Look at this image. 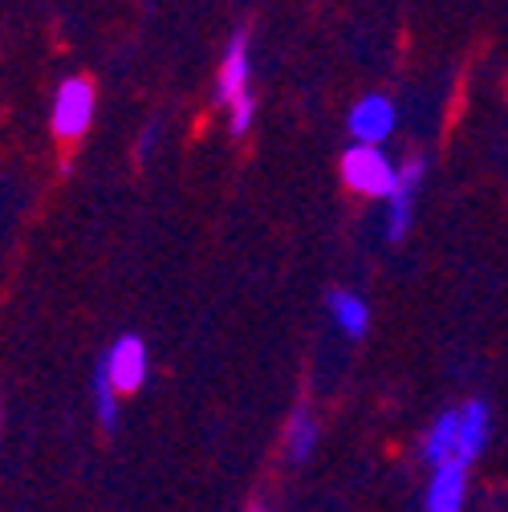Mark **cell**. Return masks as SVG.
Returning <instances> with one entry per match:
<instances>
[{
    "label": "cell",
    "mask_w": 508,
    "mask_h": 512,
    "mask_svg": "<svg viewBox=\"0 0 508 512\" xmlns=\"http://www.w3.org/2000/svg\"><path fill=\"white\" fill-rule=\"evenodd\" d=\"M342 179L362 191V196H378V200H391V191L399 183V171L391 167V159L378 151V147H366V143H354L346 155H342Z\"/></svg>",
    "instance_id": "2"
},
{
    "label": "cell",
    "mask_w": 508,
    "mask_h": 512,
    "mask_svg": "<svg viewBox=\"0 0 508 512\" xmlns=\"http://www.w3.org/2000/svg\"><path fill=\"white\" fill-rule=\"evenodd\" d=\"M488 435H492V415H488V403L472 399L468 407H460V443H456V460L472 464L484 447H488Z\"/></svg>",
    "instance_id": "8"
},
{
    "label": "cell",
    "mask_w": 508,
    "mask_h": 512,
    "mask_svg": "<svg viewBox=\"0 0 508 512\" xmlns=\"http://www.w3.org/2000/svg\"><path fill=\"white\" fill-rule=\"evenodd\" d=\"M252 512H265V508H252Z\"/></svg>",
    "instance_id": "15"
},
{
    "label": "cell",
    "mask_w": 508,
    "mask_h": 512,
    "mask_svg": "<svg viewBox=\"0 0 508 512\" xmlns=\"http://www.w3.org/2000/svg\"><path fill=\"white\" fill-rule=\"evenodd\" d=\"M330 313H334V322H338V330L346 334V338H366V330H370V309H366V301L358 297V293H350V289H334L330 297Z\"/></svg>",
    "instance_id": "10"
},
{
    "label": "cell",
    "mask_w": 508,
    "mask_h": 512,
    "mask_svg": "<svg viewBox=\"0 0 508 512\" xmlns=\"http://www.w3.org/2000/svg\"><path fill=\"white\" fill-rule=\"evenodd\" d=\"M155 139H159V126H155V122H151V126H147V135H143V143H139V155H147V151H151V143H155Z\"/></svg>",
    "instance_id": "14"
},
{
    "label": "cell",
    "mask_w": 508,
    "mask_h": 512,
    "mask_svg": "<svg viewBox=\"0 0 508 512\" xmlns=\"http://www.w3.org/2000/svg\"><path fill=\"white\" fill-rule=\"evenodd\" d=\"M464 492H468V464L448 460V464L435 468L427 496H423V508L427 512H464Z\"/></svg>",
    "instance_id": "5"
},
{
    "label": "cell",
    "mask_w": 508,
    "mask_h": 512,
    "mask_svg": "<svg viewBox=\"0 0 508 512\" xmlns=\"http://www.w3.org/2000/svg\"><path fill=\"white\" fill-rule=\"evenodd\" d=\"M252 94L248 90V33H232L228 41V53H224V66H220V78H216V98L224 106H232L236 98Z\"/></svg>",
    "instance_id": "7"
},
{
    "label": "cell",
    "mask_w": 508,
    "mask_h": 512,
    "mask_svg": "<svg viewBox=\"0 0 508 512\" xmlns=\"http://www.w3.org/2000/svg\"><path fill=\"white\" fill-rule=\"evenodd\" d=\"M228 110H232V135H244L248 126H252V114H257V102H252V94H244Z\"/></svg>",
    "instance_id": "13"
},
{
    "label": "cell",
    "mask_w": 508,
    "mask_h": 512,
    "mask_svg": "<svg viewBox=\"0 0 508 512\" xmlns=\"http://www.w3.org/2000/svg\"><path fill=\"white\" fill-rule=\"evenodd\" d=\"M395 102L383 98V94H366L354 110H350V135L366 147H383L395 131Z\"/></svg>",
    "instance_id": "3"
},
{
    "label": "cell",
    "mask_w": 508,
    "mask_h": 512,
    "mask_svg": "<svg viewBox=\"0 0 508 512\" xmlns=\"http://www.w3.org/2000/svg\"><path fill=\"white\" fill-rule=\"evenodd\" d=\"M313 447H317V419L309 415V407H297L285 423V456L293 464H305Z\"/></svg>",
    "instance_id": "11"
},
{
    "label": "cell",
    "mask_w": 508,
    "mask_h": 512,
    "mask_svg": "<svg viewBox=\"0 0 508 512\" xmlns=\"http://www.w3.org/2000/svg\"><path fill=\"white\" fill-rule=\"evenodd\" d=\"M423 171H427V167H423V159H411V163L399 171V183H395L391 200H387V208H391L387 236H391V240H403V236H407V228H411V220H415V196H419Z\"/></svg>",
    "instance_id": "6"
},
{
    "label": "cell",
    "mask_w": 508,
    "mask_h": 512,
    "mask_svg": "<svg viewBox=\"0 0 508 512\" xmlns=\"http://www.w3.org/2000/svg\"><path fill=\"white\" fill-rule=\"evenodd\" d=\"M94 106H98L94 82L90 78H66L57 86V98H53V110H49L53 135L57 139H82L90 131V122H94Z\"/></svg>",
    "instance_id": "1"
},
{
    "label": "cell",
    "mask_w": 508,
    "mask_h": 512,
    "mask_svg": "<svg viewBox=\"0 0 508 512\" xmlns=\"http://www.w3.org/2000/svg\"><path fill=\"white\" fill-rule=\"evenodd\" d=\"M456 443H460V411H443V415L431 423L427 439H423V456H427V464L439 468V464L456 460Z\"/></svg>",
    "instance_id": "9"
},
{
    "label": "cell",
    "mask_w": 508,
    "mask_h": 512,
    "mask_svg": "<svg viewBox=\"0 0 508 512\" xmlns=\"http://www.w3.org/2000/svg\"><path fill=\"white\" fill-rule=\"evenodd\" d=\"M94 411H98V419H102V427L110 431L114 423H118V387H114V378H110V370H106V358L94 366Z\"/></svg>",
    "instance_id": "12"
},
{
    "label": "cell",
    "mask_w": 508,
    "mask_h": 512,
    "mask_svg": "<svg viewBox=\"0 0 508 512\" xmlns=\"http://www.w3.org/2000/svg\"><path fill=\"white\" fill-rule=\"evenodd\" d=\"M106 370L114 378V387L118 395H131L143 387V378H147V342L139 334H122L110 354H106Z\"/></svg>",
    "instance_id": "4"
}]
</instances>
